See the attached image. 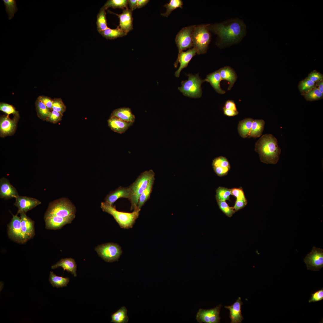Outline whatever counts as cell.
Segmentation results:
<instances>
[{
  "instance_id": "obj_54",
  "label": "cell",
  "mask_w": 323,
  "mask_h": 323,
  "mask_svg": "<svg viewBox=\"0 0 323 323\" xmlns=\"http://www.w3.org/2000/svg\"><path fill=\"white\" fill-rule=\"evenodd\" d=\"M137 8H140L146 5L149 1L148 0H137Z\"/></svg>"
},
{
  "instance_id": "obj_19",
  "label": "cell",
  "mask_w": 323,
  "mask_h": 323,
  "mask_svg": "<svg viewBox=\"0 0 323 323\" xmlns=\"http://www.w3.org/2000/svg\"><path fill=\"white\" fill-rule=\"evenodd\" d=\"M19 196L16 188L10 183L9 180L3 177L0 179V197L1 199H8L15 198Z\"/></svg>"
},
{
  "instance_id": "obj_38",
  "label": "cell",
  "mask_w": 323,
  "mask_h": 323,
  "mask_svg": "<svg viewBox=\"0 0 323 323\" xmlns=\"http://www.w3.org/2000/svg\"><path fill=\"white\" fill-rule=\"evenodd\" d=\"M128 0H109L105 4L103 7L106 10L109 7L113 8H119L125 9L128 8Z\"/></svg>"
},
{
  "instance_id": "obj_7",
  "label": "cell",
  "mask_w": 323,
  "mask_h": 323,
  "mask_svg": "<svg viewBox=\"0 0 323 323\" xmlns=\"http://www.w3.org/2000/svg\"><path fill=\"white\" fill-rule=\"evenodd\" d=\"M187 75L188 77V80L182 81L181 82L182 86L178 88V89L185 96L193 98L200 97L202 94L201 84L207 81L206 79H201L198 74L195 75Z\"/></svg>"
},
{
  "instance_id": "obj_31",
  "label": "cell",
  "mask_w": 323,
  "mask_h": 323,
  "mask_svg": "<svg viewBox=\"0 0 323 323\" xmlns=\"http://www.w3.org/2000/svg\"><path fill=\"white\" fill-rule=\"evenodd\" d=\"M49 280L53 287L57 288L66 287L70 279L68 277H63L56 275L52 272L51 271Z\"/></svg>"
},
{
  "instance_id": "obj_18",
  "label": "cell",
  "mask_w": 323,
  "mask_h": 323,
  "mask_svg": "<svg viewBox=\"0 0 323 323\" xmlns=\"http://www.w3.org/2000/svg\"><path fill=\"white\" fill-rule=\"evenodd\" d=\"M196 53V50L193 48L186 51H182L178 54L177 60L174 63V66L176 67L179 63H180V66L175 73L176 77H179V76L181 71L187 66L188 63Z\"/></svg>"
},
{
  "instance_id": "obj_6",
  "label": "cell",
  "mask_w": 323,
  "mask_h": 323,
  "mask_svg": "<svg viewBox=\"0 0 323 323\" xmlns=\"http://www.w3.org/2000/svg\"><path fill=\"white\" fill-rule=\"evenodd\" d=\"M193 47L198 54L205 53L211 39V35L208 24L195 26L192 33Z\"/></svg>"
},
{
  "instance_id": "obj_14",
  "label": "cell",
  "mask_w": 323,
  "mask_h": 323,
  "mask_svg": "<svg viewBox=\"0 0 323 323\" xmlns=\"http://www.w3.org/2000/svg\"><path fill=\"white\" fill-rule=\"evenodd\" d=\"M41 202L33 198L19 196L16 198L15 205L18 208L17 215L22 213H26L38 205Z\"/></svg>"
},
{
  "instance_id": "obj_47",
  "label": "cell",
  "mask_w": 323,
  "mask_h": 323,
  "mask_svg": "<svg viewBox=\"0 0 323 323\" xmlns=\"http://www.w3.org/2000/svg\"><path fill=\"white\" fill-rule=\"evenodd\" d=\"M323 299V289L322 288L311 294L310 298L308 302L311 303L317 302L321 301Z\"/></svg>"
},
{
  "instance_id": "obj_40",
  "label": "cell",
  "mask_w": 323,
  "mask_h": 323,
  "mask_svg": "<svg viewBox=\"0 0 323 323\" xmlns=\"http://www.w3.org/2000/svg\"><path fill=\"white\" fill-rule=\"evenodd\" d=\"M231 195V189L224 187H219L216 190V198L217 201L229 200Z\"/></svg>"
},
{
  "instance_id": "obj_8",
  "label": "cell",
  "mask_w": 323,
  "mask_h": 323,
  "mask_svg": "<svg viewBox=\"0 0 323 323\" xmlns=\"http://www.w3.org/2000/svg\"><path fill=\"white\" fill-rule=\"evenodd\" d=\"M98 255L107 262L118 260L122 254L121 247L113 243H108L98 246L95 249Z\"/></svg>"
},
{
  "instance_id": "obj_55",
  "label": "cell",
  "mask_w": 323,
  "mask_h": 323,
  "mask_svg": "<svg viewBox=\"0 0 323 323\" xmlns=\"http://www.w3.org/2000/svg\"><path fill=\"white\" fill-rule=\"evenodd\" d=\"M316 86H318V89H319L320 91L322 93H323V80H320L317 82L316 83Z\"/></svg>"
},
{
  "instance_id": "obj_32",
  "label": "cell",
  "mask_w": 323,
  "mask_h": 323,
  "mask_svg": "<svg viewBox=\"0 0 323 323\" xmlns=\"http://www.w3.org/2000/svg\"><path fill=\"white\" fill-rule=\"evenodd\" d=\"M127 309L123 306L121 307L111 316V322L115 323H127L129 320L127 315Z\"/></svg>"
},
{
  "instance_id": "obj_45",
  "label": "cell",
  "mask_w": 323,
  "mask_h": 323,
  "mask_svg": "<svg viewBox=\"0 0 323 323\" xmlns=\"http://www.w3.org/2000/svg\"><path fill=\"white\" fill-rule=\"evenodd\" d=\"M63 114L54 110H52L46 120L47 121L56 123L60 121Z\"/></svg>"
},
{
  "instance_id": "obj_34",
  "label": "cell",
  "mask_w": 323,
  "mask_h": 323,
  "mask_svg": "<svg viewBox=\"0 0 323 323\" xmlns=\"http://www.w3.org/2000/svg\"><path fill=\"white\" fill-rule=\"evenodd\" d=\"M106 9L102 7L100 9L97 16L96 25L98 32L104 30L107 28Z\"/></svg>"
},
{
  "instance_id": "obj_20",
  "label": "cell",
  "mask_w": 323,
  "mask_h": 323,
  "mask_svg": "<svg viewBox=\"0 0 323 323\" xmlns=\"http://www.w3.org/2000/svg\"><path fill=\"white\" fill-rule=\"evenodd\" d=\"M75 217L63 218L53 216L47 217L44 219L45 227L49 229H60L65 225L71 223Z\"/></svg>"
},
{
  "instance_id": "obj_42",
  "label": "cell",
  "mask_w": 323,
  "mask_h": 323,
  "mask_svg": "<svg viewBox=\"0 0 323 323\" xmlns=\"http://www.w3.org/2000/svg\"><path fill=\"white\" fill-rule=\"evenodd\" d=\"M305 98L308 100L313 101L319 99L323 97V94L316 87L304 95Z\"/></svg>"
},
{
  "instance_id": "obj_29",
  "label": "cell",
  "mask_w": 323,
  "mask_h": 323,
  "mask_svg": "<svg viewBox=\"0 0 323 323\" xmlns=\"http://www.w3.org/2000/svg\"><path fill=\"white\" fill-rule=\"evenodd\" d=\"M265 124V122L263 119L254 120L248 138L252 137L256 138L260 137L262 135L264 130Z\"/></svg>"
},
{
  "instance_id": "obj_22",
  "label": "cell",
  "mask_w": 323,
  "mask_h": 323,
  "mask_svg": "<svg viewBox=\"0 0 323 323\" xmlns=\"http://www.w3.org/2000/svg\"><path fill=\"white\" fill-rule=\"evenodd\" d=\"M212 166L215 173L220 176L227 174L230 168L228 160L225 157L222 156L215 158L213 161Z\"/></svg>"
},
{
  "instance_id": "obj_52",
  "label": "cell",
  "mask_w": 323,
  "mask_h": 323,
  "mask_svg": "<svg viewBox=\"0 0 323 323\" xmlns=\"http://www.w3.org/2000/svg\"><path fill=\"white\" fill-rule=\"evenodd\" d=\"M223 109L224 114L228 116H234L237 115L239 113L237 110L228 109L224 108H223Z\"/></svg>"
},
{
  "instance_id": "obj_10",
  "label": "cell",
  "mask_w": 323,
  "mask_h": 323,
  "mask_svg": "<svg viewBox=\"0 0 323 323\" xmlns=\"http://www.w3.org/2000/svg\"><path fill=\"white\" fill-rule=\"evenodd\" d=\"M307 269L319 271L323 267V250L313 246L304 258Z\"/></svg>"
},
{
  "instance_id": "obj_53",
  "label": "cell",
  "mask_w": 323,
  "mask_h": 323,
  "mask_svg": "<svg viewBox=\"0 0 323 323\" xmlns=\"http://www.w3.org/2000/svg\"><path fill=\"white\" fill-rule=\"evenodd\" d=\"M137 0H128V4H129L130 9L132 11L137 8Z\"/></svg>"
},
{
  "instance_id": "obj_39",
  "label": "cell",
  "mask_w": 323,
  "mask_h": 323,
  "mask_svg": "<svg viewBox=\"0 0 323 323\" xmlns=\"http://www.w3.org/2000/svg\"><path fill=\"white\" fill-rule=\"evenodd\" d=\"M316 87L315 83L307 78L301 81L299 86L300 91L304 95Z\"/></svg>"
},
{
  "instance_id": "obj_13",
  "label": "cell",
  "mask_w": 323,
  "mask_h": 323,
  "mask_svg": "<svg viewBox=\"0 0 323 323\" xmlns=\"http://www.w3.org/2000/svg\"><path fill=\"white\" fill-rule=\"evenodd\" d=\"M14 115L13 119H10L7 115H3L1 117L0 132L1 137L11 135L15 131L19 115L18 113Z\"/></svg>"
},
{
  "instance_id": "obj_24",
  "label": "cell",
  "mask_w": 323,
  "mask_h": 323,
  "mask_svg": "<svg viewBox=\"0 0 323 323\" xmlns=\"http://www.w3.org/2000/svg\"><path fill=\"white\" fill-rule=\"evenodd\" d=\"M62 267L68 272L71 273L74 277L77 275L76 273L77 265L74 260L71 258L61 259L60 261L51 266L52 269L59 267Z\"/></svg>"
},
{
  "instance_id": "obj_27",
  "label": "cell",
  "mask_w": 323,
  "mask_h": 323,
  "mask_svg": "<svg viewBox=\"0 0 323 323\" xmlns=\"http://www.w3.org/2000/svg\"><path fill=\"white\" fill-rule=\"evenodd\" d=\"M254 119L247 118L240 121L238 125L237 130L240 136L243 138H248Z\"/></svg>"
},
{
  "instance_id": "obj_25",
  "label": "cell",
  "mask_w": 323,
  "mask_h": 323,
  "mask_svg": "<svg viewBox=\"0 0 323 323\" xmlns=\"http://www.w3.org/2000/svg\"><path fill=\"white\" fill-rule=\"evenodd\" d=\"M110 117H115L124 121L133 123L135 119V115L129 107H122L114 110Z\"/></svg>"
},
{
  "instance_id": "obj_44",
  "label": "cell",
  "mask_w": 323,
  "mask_h": 323,
  "mask_svg": "<svg viewBox=\"0 0 323 323\" xmlns=\"http://www.w3.org/2000/svg\"><path fill=\"white\" fill-rule=\"evenodd\" d=\"M0 110L8 115L11 114L14 115L19 113L16 110L15 108L12 105L4 103H0Z\"/></svg>"
},
{
  "instance_id": "obj_35",
  "label": "cell",
  "mask_w": 323,
  "mask_h": 323,
  "mask_svg": "<svg viewBox=\"0 0 323 323\" xmlns=\"http://www.w3.org/2000/svg\"><path fill=\"white\" fill-rule=\"evenodd\" d=\"M35 106L38 116L43 120H46L51 111L41 101L36 100Z\"/></svg>"
},
{
  "instance_id": "obj_50",
  "label": "cell",
  "mask_w": 323,
  "mask_h": 323,
  "mask_svg": "<svg viewBox=\"0 0 323 323\" xmlns=\"http://www.w3.org/2000/svg\"><path fill=\"white\" fill-rule=\"evenodd\" d=\"M223 108L228 109L237 110L235 103L233 100H231L226 101Z\"/></svg>"
},
{
  "instance_id": "obj_11",
  "label": "cell",
  "mask_w": 323,
  "mask_h": 323,
  "mask_svg": "<svg viewBox=\"0 0 323 323\" xmlns=\"http://www.w3.org/2000/svg\"><path fill=\"white\" fill-rule=\"evenodd\" d=\"M221 305L209 310L200 309L197 313L196 319L199 323H218L220 322V313Z\"/></svg>"
},
{
  "instance_id": "obj_49",
  "label": "cell",
  "mask_w": 323,
  "mask_h": 323,
  "mask_svg": "<svg viewBox=\"0 0 323 323\" xmlns=\"http://www.w3.org/2000/svg\"><path fill=\"white\" fill-rule=\"evenodd\" d=\"M323 75L322 74L314 71L310 74L306 78L315 83L319 81L323 80Z\"/></svg>"
},
{
  "instance_id": "obj_41",
  "label": "cell",
  "mask_w": 323,
  "mask_h": 323,
  "mask_svg": "<svg viewBox=\"0 0 323 323\" xmlns=\"http://www.w3.org/2000/svg\"><path fill=\"white\" fill-rule=\"evenodd\" d=\"M217 201L220 209L227 216L231 217L235 213L234 208L230 207L225 201Z\"/></svg>"
},
{
  "instance_id": "obj_9",
  "label": "cell",
  "mask_w": 323,
  "mask_h": 323,
  "mask_svg": "<svg viewBox=\"0 0 323 323\" xmlns=\"http://www.w3.org/2000/svg\"><path fill=\"white\" fill-rule=\"evenodd\" d=\"M195 26L192 25L183 28L177 34L175 41L178 49V54L193 47L192 33Z\"/></svg>"
},
{
  "instance_id": "obj_51",
  "label": "cell",
  "mask_w": 323,
  "mask_h": 323,
  "mask_svg": "<svg viewBox=\"0 0 323 323\" xmlns=\"http://www.w3.org/2000/svg\"><path fill=\"white\" fill-rule=\"evenodd\" d=\"M231 194L237 198L245 196L244 192L241 189L234 188L231 189Z\"/></svg>"
},
{
  "instance_id": "obj_26",
  "label": "cell",
  "mask_w": 323,
  "mask_h": 323,
  "mask_svg": "<svg viewBox=\"0 0 323 323\" xmlns=\"http://www.w3.org/2000/svg\"><path fill=\"white\" fill-rule=\"evenodd\" d=\"M222 80L227 81L229 84L228 89L230 90L236 82L237 77L234 71L229 66H225L218 70Z\"/></svg>"
},
{
  "instance_id": "obj_5",
  "label": "cell",
  "mask_w": 323,
  "mask_h": 323,
  "mask_svg": "<svg viewBox=\"0 0 323 323\" xmlns=\"http://www.w3.org/2000/svg\"><path fill=\"white\" fill-rule=\"evenodd\" d=\"M155 176L152 170L142 172L135 181L129 186L132 192V195L129 200L131 204V210L138 208L139 197L147 187L150 179Z\"/></svg>"
},
{
  "instance_id": "obj_2",
  "label": "cell",
  "mask_w": 323,
  "mask_h": 323,
  "mask_svg": "<svg viewBox=\"0 0 323 323\" xmlns=\"http://www.w3.org/2000/svg\"><path fill=\"white\" fill-rule=\"evenodd\" d=\"M255 150L262 162L272 164L277 163L281 151L276 138L271 134L262 135L255 143Z\"/></svg>"
},
{
  "instance_id": "obj_4",
  "label": "cell",
  "mask_w": 323,
  "mask_h": 323,
  "mask_svg": "<svg viewBox=\"0 0 323 323\" xmlns=\"http://www.w3.org/2000/svg\"><path fill=\"white\" fill-rule=\"evenodd\" d=\"M76 208L68 199L63 198L51 202L44 216V219L55 216L66 218L75 217Z\"/></svg>"
},
{
  "instance_id": "obj_21",
  "label": "cell",
  "mask_w": 323,
  "mask_h": 323,
  "mask_svg": "<svg viewBox=\"0 0 323 323\" xmlns=\"http://www.w3.org/2000/svg\"><path fill=\"white\" fill-rule=\"evenodd\" d=\"M243 302L241 298L239 297L236 301L231 306H225V307L230 311L229 317L231 323H241L243 319L241 310Z\"/></svg>"
},
{
  "instance_id": "obj_15",
  "label": "cell",
  "mask_w": 323,
  "mask_h": 323,
  "mask_svg": "<svg viewBox=\"0 0 323 323\" xmlns=\"http://www.w3.org/2000/svg\"><path fill=\"white\" fill-rule=\"evenodd\" d=\"M20 214L22 233L26 242L35 235L34 222L28 217L26 213Z\"/></svg>"
},
{
  "instance_id": "obj_17",
  "label": "cell",
  "mask_w": 323,
  "mask_h": 323,
  "mask_svg": "<svg viewBox=\"0 0 323 323\" xmlns=\"http://www.w3.org/2000/svg\"><path fill=\"white\" fill-rule=\"evenodd\" d=\"M132 11L128 8L124 9L120 14H116L119 19V24L118 27L126 34L133 29Z\"/></svg>"
},
{
  "instance_id": "obj_16",
  "label": "cell",
  "mask_w": 323,
  "mask_h": 323,
  "mask_svg": "<svg viewBox=\"0 0 323 323\" xmlns=\"http://www.w3.org/2000/svg\"><path fill=\"white\" fill-rule=\"evenodd\" d=\"M132 192L130 188L120 186L114 191H112L107 195L105 202L111 205L119 199L121 198L129 199L132 195Z\"/></svg>"
},
{
  "instance_id": "obj_23",
  "label": "cell",
  "mask_w": 323,
  "mask_h": 323,
  "mask_svg": "<svg viewBox=\"0 0 323 323\" xmlns=\"http://www.w3.org/2000/svg\"><path fill=\"white\" fill-rule=\"evenodd\" d=\"M107 122L109 126L112 131L120 134L125 132L133 124L132 122L124 121L115 117H110Z\"/></svg>"
},
{
  "instance_id": "obj_28",
  "label": "cell",
  "mask_w": 323,
  "mask_h": 323,
  "mask_svg": "<svg viewBox=\"0 0 323 323\" xmlns=\"http://www.w3.org/2000/svg\"><path fill=\"white\" fill-rule=\"evenodd\" d=\"M206 79L217 93L220 94L226 93L220 87V83L222 79L218 70L208 75Z\"/></svg>"
},
{
  "instance_id": "obj_1",
  "label": "cell",
  "mask_w": 323,
  "mask_h": 323,
  "mask_svg": "<svg viewBox=\"0 0 323 323\" xmlns=\"http://www.w3.org/2000/svg\"><path fill=\"white\" fill-rule=\"evenodd\" d=\"M208 27L210 32L217 36L216 45L220 48L238 43L246 33L245 23L238 18L230 19L218 23L208 24Z\"/></svg>"
},
{
  "instance_id": "obj_33",
  "label": "cell",
  "mask_w": 323,
  "mask_h": 323,
  "mask_svg": "<svg viewBox=\"0 0 323 323\" xmlns=\"http://www.w3.org/2000/svg\"><path fill=\"white\" fill-rule=\"evenodd\" d=\"M99 33L103 37L109 39H115L127 35L118 27L115 29H111L108 28L106 29Z\"/></svg>"
},
{
  "instance_id": "obj_36",
  "label": "cell",
  "mask_w": 323,
  "mask_h": 323,
  "mask_svg": "<svg viewBox=\"0 0 323 323\" xmlns=\"http://www.w3.org/2000/svg\"><path fill=\"white\" fill-rule=\"evenodd\" d=\"M9 20L11 19L18 10L16 1L15 0H3Z\"/></svg>"
},
{
  "instance_id": "obj_43",
  "label": "cell",
  "mask_w": 323,
  "mask_h": 323,
  "mask_svg": "<svg viewBox=\"0 0 323 323\" xmlns=\"http://www.w3.org/2000/svg\"><path fill=\"white\" fill-rule=\"evenodd\" d=\"M66 107L60 98H55L53 99L52 110H54L63 114L65 111Z\"/></svg>"
},
{
  "instance_id": "obj_48",
  "label": "cell",
  "mask_w": 323,
  "mask_h": 323,
  "mask_svg": "<svg viewBox=\"0 0 323 323\" xmlns=\"http://www.w3.org/2000/svg\"><path fill=\"white\" fill-rule=\"evenodd\" d=\"M41 101L49 109L52 110L53 99L49 97L40 96L37 98Z\"/></svg>"
},
{
  "instance_id": "obj_46",
  "label": "cell",
  "mask_w": 323,
  "mask_h": 323,
  "mask_svg": "<svg viewBox=\"0 0 323 323\" xmlns=\"http://www.w3.org/2000/svg\"><path fill=\"white\" fill-rule=\"evenodd\" d=\"M247 203L245 196L237 198L233 208L235 211H237L244 208Z\"/></svg>"
},
{
  "instance_id": "obj_30",
  "label": "cell",
  "mask_w": 323,
  "mask_h": 323,
  "mask_svg": "<svg viewBox=\"0 0 323 323\" xmlns=\"http://www.w3.org/2000/svg\"><path fill=\"white\" fill-rule=\"evenodd\" d=\"M155 179L154 176L150 179L147 187L140 196L138 203V208L139 209H141L142 207L150 198Z\"/></svg>"
},
{
  "instance_id": "obj_12",
  "label": "cell",
  "mask_w": 323,
  "mask_h": 323,
  "mask_svg": "<svg viewBox=\"0 0 323 323\" xmlns=\"http://www.w3.org/2000/svg\"><path fill=\"white\" fill-rule=\"evenodd\" d=\"M13 217L8 226V234L9 237L18 243H25L22 235L21 228L20 217L17 215L12 214Z\"/></svg>"
},
{
  "instance_id": "obj_3",
  "label": "cell",
  "mask_w": 323,
  "mask_h": 323,
  "mask_svg": "<svg viewBox=\"0 0 323 323\" xmlns=\"http://www.w3.org/2000/svg\"><path fill=\"white\" fill-rule=\"evenodd\" d=\"M102 210L112 216L121 228L124 229L131 228L138 218L140 209L138 208L131 213L118 211L115 207L106 202L101 203Z\"/></svg>"
},
{
  "instance_id": "obj_37",
  "label": "cell",
  "mask_w": 323,
  "mask_h": 323,
  "mask_svg": "<svg viewBox=\"0 0 323 323\" xmlns=\"http://www.w3.org/2000/svg\"><path fill=\"white\" fill-rule=\"evenodd\" d=\"M183 2L181 0H170L169 3L164 5L166 8V12L161 15L164 16L168 17L171 12L178 8H182Z\"/></svg>"
}]
</instances>
